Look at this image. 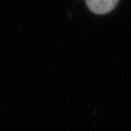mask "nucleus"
<instances>
[{
  "label": "nucleus",
  "mask_w": 131,
  "mask_h": 131,
  "mask_svg": "<svg viewBox=\"0 0 131 131\" xmlns=\"http://www.w3.org/2000/svg\"><path fill=\"white\" fill-rule=\"evenodd\" d=\"M119 0H85L89 9L96 15L110 13L115 9Z\"/></svg>",
  "instance_id": "nucleus-1"
}]
</instances>
